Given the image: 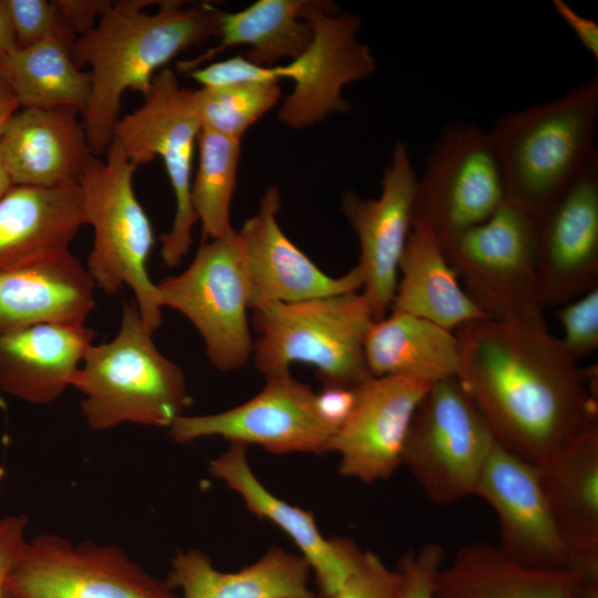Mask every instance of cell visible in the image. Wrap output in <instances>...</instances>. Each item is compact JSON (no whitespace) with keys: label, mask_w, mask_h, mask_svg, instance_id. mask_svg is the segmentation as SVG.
I'll return each mask as SVG.
<instances>
[{"label":"cell","mask_w":598,"mask_h":598,"mask_svg":"<svg viewBox=\"0 0 598 598\" xmlns=\"http://www.w3.org/2000/svg\"><path fill=\"white\" fill-rule=\"evenodd\" d=\"M456 337V378L502 448L536 466L598 422L594 368L569 357L545 318L478 319Z\"/></svg>","instance_id":"cell-1"},{"label":"cell","mask_w":598,"mask_h":598,"mask_svg":"<svg viewBox=\"0 0 598 598\" xmlns=\"http://www.w3.org/2000/svg\"><path fill=\"white\" fill-rule=\"evenodd\" d=\"M153 0H116L87 33L78 37L72 58L89 66L91 90L82 122L91 153L104 155L127 90L148 92L155 75L182 52L218 38L220 9L209 2L185 4Z\"/></svg>","instance_id":"cell-2"},{"label":"cell","mask_w":598,"mask_h":598,"mask_svg":"<svg viewBox=\"0 0 598 598\" xmlns=\"http://www.w3.org/2000/svg\"><path fill=\"white\" fill-rule=\"evenodd\" d=\"M598 76L559 97L498 117L488 137L506 200L537 223L598 156Z\"/></svg>","instance_id":"cell-3"},{"label":"cell","mask_w":598,"mask_h":598,"mask_svg":"<svg viewBox=\"0 0 598 598\" xmlns=\"http://www.w3.org/2000/svg\"><path fill=\"white\" fill-rule=\"evenodd\" d=\"M134 301L123 302L120 327L109 341L92 343L72 386L93 431L122 424L168 427L192 404L183 369L164 355Z\"/></svg>","instance_id":"cell-4"},{"label":"cell","mask_w":598,"mask_h":598,"mask_svg":"<svg viewBox=\"0 0 598 598\" xmlns=\"http://www.w3.org/2000/svg\"><path fill=\"white\" fill-rule=\"evenodd\" d=\"M373 321L362 291L259 306L251 316L257 332L251 359L265 379L305 363L322 386H357L372 378L364 340Z\"/></svg>","instance_id":"cell-5"},{"label":"cell","mask_w":598,"mask_h":598,"mask_svg":"<svg viewBox=\"0 0 598 598\" xmlns=\"http://www.w3.org/2000/svg\"><path fill=\"white\" fill-rule=\"evenodd\" d=\"M134 164L112 141L104 159L92 156L79 179L84 225L93 230L86 269L96 289L114 295L128 287L146 326L163 320L156 283L147 270L155 244L151 220L133 187Z\"/></svg>","instance_id":"cell-6"},{"label":"cell","mask_w":598,"mask_h":598,"mask_svg":"<svg viewBox=\"0 0 598 598\" xmlns=\"http://www.w3.org/2000/svg\"><path fill=\"white\" fill-rule=\"evenodd\" d=\"M202 131L194 91L179 85L168 66L153 79L144 102L118 118L113 138L137 168L159 157L166 169L175 199V212L168 231L159 237L165 266L179 265L193 244L197 223L190 199L192 171Z\"/></svg>","instance_id":"cell-7"},{"label":"cell","mask_w":598,"mask_h":598,"mask_svg":"<svg viewBox=\"0 0 598 598\" xmlns=\"http://www.w3.org/2000/svg\"><path fill=\"white\" fill-rule=\"evenodd\" d=\"M496 440L457 378L431 384L412 417L403 448L425 495L448 505L475 494Z\"/></svg>","instance_id":"cell-8"},{"label":"cell","mask_w":598,"mask_h":598,"mask_svg":"<svg viewBox=\"0 0 598 598\" xmlns=\"http://www.w3.org/2000/svg\"><path fill=\"white\" fill-rule=\"evenodd\" d=\"M464 290L493 319H540L537 221L505 200L444 250Z\"/></svg>","instance_id":"cell-9"},{"label":"cell","mask_w":598,"mask_h":598,"mask_svg":"<svg viewBox=\"0 0 598 598\" xmlns=\"http://www.w3.org/2000/svg\"><path fill=\"white\" fill-rule=\"evenodd\" d=\"M156 287L162 308L182 313L199 332L215 369L235 371L251 359L250 291L237 230L204 240L184 271Z\"/></svg>","instance_id":"cell-10"},{"label":"cell","mask_w":598,"mask_h":598,"mask_svg":"<svg viewBox=\"0 0 598 598\" xmlns=\"http://www.w3.org/2000/svg\"><path fill=\"white\" fill-rule=\"evenodd\" d=\"M505 200L501 166L487 131L453 123L434 141L417 176L412 225L426 229L444 250Z\"/></svg>","instance_id":"cell-11"},{"label":"cell","mask_w":598,"mask_h":598,"mask_svg":"<svg viewBox=\"0 0 598 598\" xmlns=\"http://www.w3.org/2000/svg\"><path fill=\"white\" fill-rule=\"evenodd\" d=\"M14 598H181L121 547L43 534L27 539L6 581Z\"/></svg>","instance_id":"cell-12"},{"label":"cell","mask_w":598,"mask_h":598,"mask_svg":"<svg viewBox=\"0 0 598 598\" xmlns=\"http://www.w3.org/2000/svg\"><path fill=\"white\" fill-rule=\"evenodd\" d=\"M301 18L312 28L306 50L288 64L275 66L278 79L292 80V92L277 118L296 130L313 126L351 104L341 96L347 84L370 78L375 70L371 49L358 40L359 14L338 12L333 3L307 0Z\"/></svg>","instance_id":"cell-13"},{"label":"cell","mask_w":598,"mask_h":598,"mask_svg":"<svg viewBox=\"0 0 598 598\" xmlns=\"http://www.w3.org/2000/svg\"><path fill=\"white\" fill-rule=\"evenodd\" d=\"M168 430L182 444L218 436L244 446L255 444L272 454H324L336 434L320 419L313 390L291 373L265 379L256 395L229 410L183 414Z\"/></svg>","instance_id":"cell-14"},{"label":"cell","mask_w":598,"mask_h":598,"mask_svg":"<svg viewBox=\"0 0 598 598\" xmlns=\"http://www.w3.org/2000/svg\"><path fill=\"white\" fill-rule=\"evenodd\" d=\"M416 181L409 148L398 142L378 198H363L353 190H346L341 197V210L359 240L361 291L374 320L389 313L394 297L400 261L412 229Z\"/></svg>","instance_id":"cell-15"},{"label":"cell","mask_w":598,"mask_h":598,"mask_svg":"<svg viewBox=\"0 0 598 598\" xmlns=\"http://www.w3.org/2000/svg\"><path fill=\"white\" fill-rule=\"evenodd\" d=\"M474 495L495 512L499 528L496 546L506 557L532 569L579 576L534 465L496 444Z\"/></svg>","instance_id":"cell-16"},{"label":"cell","mask_w":598,"mask_h":598,"mask_svg":"<svg viewBox=\"0 0 598 598\" xmlns=\"http://www.w3.org/2000/svg\"><path fill=\"white\" fill-rule=\"evenodd\" d=\"M431 384L396 375L360 384L351 415L331 441L330 452L340 456L339 473L363 483L390 478L402 465L412 417Z\"/></svg>","instance_id":"cell-17"},{"label":"cell","mask_w":598,"mask_h":598,"mask_svg":"<svg viewBox=\"0 0 598 598\" xmlns=\"http://www.w3.org/2000/svg\"><path fill=\"white\" fill-rule=\"evenodd\" d=\"M537 276L545 309L598 287V156L537 223Z\"/></svg>","instance_id":"cell-18"},{"label":"cell","mask_w":598,"mask_h":598,"mask_svg":"<svg viewBox=\"0 0 598 598\" xmlns=\"http://www.w3.org/2000/svg\"><path fill=\"white\" fill-rule=\"evenodd\" d=\"M280 207L278 187H268L257 213L237 231L250 309L361 291L363 276L358 266L342 276H329L287 237L277 219Z\"/></svg>","instance_id":"cell-19"},{"label":"cell","mask_w":598,"mask_h":598,"mask_svg":"<svg viewBox=\"0 0 598 598\" xmlns=\"http://www.w3.org/2000/svg\"><path fill=\"white\" fill-rule=\"evenodd\" d=\"M210 474L239 494L247 509L279 527L298 547L316 577L319 598H332L364 551L349 538H326L315 515L272 494L254 474L246 446L230 443L209 463Z\"/></svg>","instance_id":"cell-20"},{"label":"cell","mask_w":598,"mask_h":598,"mask_svg":"<svg viewBox=\"0 0 598 598\" xmlns=\"http://www.w3.org/2000/svg\"><path fill=\"white\" fill-rule=\"evenodd\" d=\"M3 166L17 186L78 183L93 156L81 113L72 107L19 109L0 137Z\"/></svg>","instance_id":"cell-21"},{"label":"cell","mask_w":598,"mask_h":598,"mask_svg":"<svg viewBox=\"0 0 598 598\" xmlns=\"http://www.w3.org/2000/svg\"><path fill=\"white\" fill-rule=\"evenodd\" d=\"M96 286L71 249L0 271V334L52 323L86 326Z\"/></svg>","instance_id":"cell-22"},{"label":"cell","mask_w":598,"mask_h":598,"mask_svg":"<svg viewBox=\"0 0 598 598\" xmlns=\"http://www.w3.org/2000/svg\"><path fill=\"white\" fill-rule=\"evenodd\" d=\"M535 468L579 577L598 574V422Z\"/></svg>","instance_id":"cell-23"},{"label":"cell","mask_w":598,"mask_h":598,"mask_svg":"<svg viewBox=\"0 0 598 598\" xmlns=\"http://www.w3.org/2000/svg\"><path fill=\"white\" fill-rule=\"evenodd\" d=\"M95 338L87 326L52 323L0 334V391L34 405L55 402Z\"/></svg>","instance_id":"cell-24"},{"label":"cell","mask_w":598,"mask_h":598,"mask_svg":"<svg viewBox=\"0 0 598 598\" xmlns=\"http://www.w3.org/2000/svg\"><path fill=\"white\" fill-rule=\"evenodd\" d=\"M83 225L79 183L12 186L0 200V271L69 250Z\"/></svg>","instance_id":"cell-25"},{"label":"cell","mask_w":598,"mask_h":598,"mask_svg":"<svg viewBox=\"0 0 598 598\" xmlns=\"http://www.w3.org/2000/svg\"><path fill=\"white\" fill-rule=\"evenodd\" d=\"M311 569L301 555L270 548L238 571L217 570L198 549L179 550L171 560L166 582L181 598H316Z\"/></svg>","instance_id":"cell-26"},{"label":"cell","mask_w":598,"mask_h":598,"mask_svg":"<svg viewBox=\"0 0 598 598\" xmlns=\"http://www.w3.org/2000/svg\"><path fill=\"white\" fill-rule=\"evenodd\" d=\"M389 312L431 321L450 331L489 318L462 287L435 238L412 225Z\"/></svg>","instance_id":"cell-27"},{"label":"cell","mask_w":598,"mask_h":598,"mask_svg":"<svg viewBox=\"0 0 598 598\" xmlns=\"http://www.w3.org/2000/svg\"><path fill=\"white\" fill-rule=\"evenodd\" d=\"M578 576L522 566L497 546H461L436 574L433 598H574Z\"/></svg>","instance_id":"cell-28"},{"label":"cell","mask_w":598,"mask_h":598,"mask_svg":"<svg viewBox=\"0 0 598 598\" xmlns=\"http://www.w3.org/2000/svg\"><path fill=\"white\" fill-rule=\"evenodd\" d=\"M364 357L372 377L434 383L456 378L460 343L454 331L411 315L389 312L369 328Z\"/></svg>","instance_id":"cell-29"},{"label":"cell","mask_w":598,"mask_h":598,"mask_svg":"<svg viewBox=\"0 0 598 598\" xmlns=\"http://www.w3.org/2000/svg\"><path fill=\"white\" fill-rule=\"evenodd\" d=\"M306 1L258 0L239 11L220 10L219 43L192 60L178 61V71L188 74L235 45H248L244 56L259 65L296 59L312 38L311 25L300 16Z\"/></svg>","instance_id":"cell-30"},{"label":"cell","mask_w":598,"mask_h":598,"mask_svg":"<svg viewBox=\"0 0 598 598\" xmlns=\"http://www.w3.org/2000/svg\"><path fill=\"white\" fill-rule=\"evenodd\" d=\"M73 43L47 38L0 58V75L13 91L20 109L72 107L85 110L91 81L72 58Z\"/></svg>","instance_id":"cell-31"},{"label":"cell","mask_w":598,"mask_h":598,"mask_svg":"<svg viewBox=\"0 0 598 598\" xmlns=\"http://www.w3.org/2000/svg\"><path fill=\"white\" fill-rule=\"evenodd\" d=\"M198 163L192 179L190 199L203 239L230 234V205L236 189L240 141L202 130L197 141Z\"/></svg>","instance_id":"cell-32"},{"label":"cell","mask_w":598,"mask_h":598,"mask_svg":"<svg viewBox=\"0 0 598 598\" xmlns=\"http://www.w3.org/2000/svg\"><path fill=\"white\" fill-rule=\"evenodd\" d=\"M280 94L278 82L194 91L202 130L238 141L278 103Z\"/></svg>","instance_id":"cell-33"},{"label":"cell","mask_w":598,"mask_h":598,"mask_svg":"<svg viewBox=\"0 0 598 598\" xmlns=\"http://www.w3.org/2000/svg\"><path fill=\"white\" fill-rule=\"evenodd\" d=\"M18 49L37 44L47 38L74 43L75 33L63 20L53 1L7 0Z\"/></svg>","instance_id":"cell-34"},{"label":"cell","mask_w":598,"mask_h":598,"mask_svg":"<svg viewBox=\"0 0 598 598\" xmlns=\"http://www.w3.org/2000/svg\"><path fill=\"white\" fill-rule=\"evenodd\" d=\"M556 317L563 328L559 338L569 357L578 362L598 348V287L559 306Z\"/></svg>","instance_id":"cell-35"},{"label":"cell","mask_w":598,"mask_h":598,"mask_svg":"<svg viewBox=\"0 0 598 598\" xmlns=\"http://www.w3.org/2000/svg\"><path fill=\"white\" fill-rule=\"evenodd\" d=\"M399 589V570L388 568L374 553L364 551L357 569L332 598H398Z\"/></svg>","instance_id":"cell-36"},{"label":"cell","mask_w":598,"mask_h":598,"mask_svg":"<svg viewBox=\"0 0 598 598\" xmlns=\"http://www.w3.org/2000/svg\"><path fill=\"white\" fill-rule=\"evenodd\" d=\"M444 549L436 543H426L416 551L405 554L399 567L398 598H433L435 577L444 561Z\"/></svg>","instance_id":"cell-37"},{"label":"cell","mask_w":598,"mask_h":598,"mask_svg":"<svg viewBox=\"0 0 598 598\" xmlns=\"http://www.w3.org/2000/svg\"><path fill=\"white\" fill-rule=\"evenodd\" d=\"M187 75L198 82L202 87H226L279 81L275 66L256 64L244 55L205 64Z\"/></svg>","instance_id":"cell-38"},{"label":"cell","mask_w":598,"mask_h":598,"mask_svg":"<svg viewBox=\"0 0 598 598\" xmlns=\"http://www.w3.org/2000/svg\"><path fill=\"white\" fill-rule=\"evenodd\" d=\"M25 514H9L0 517V598H6V581L27 540Z\"/></svg>","instance_id":"cell-39"},{"label":"cell","mask_w":598,"mask_h":598,"mask_svg":"<svg viewBox=\"0 0 598 598\" xmlns=\"http://www.w3.org/2000/svg\"><path fill=\"white\" fill-rule=\"evenodd\" d=\"M359 385H327L316 393L317 412L336 433L347 422L355 406Z\"/></svg>","instance_id":"cell-40"},{"label":"cell","mask_w":598,"mask_h":598,"mask_svg":"<svg viewBox=\"0 0 598 598\" xmlns=\"http://www.w3.org/2000/svg\"><path fill=\"white\" fill-rule=\"evenodd\" d=\"M59 13L75 33L81 37L91 31L111 8L110 0H53Z\"/></svg>","instance_id":"cell-41"},{"label":"cell","mask_w":598,"mask_h":598,"mask_svg":"<svg viewBox=\"0 0 598 598\" xmlns=\"http://www.w3.org/2000/svg\"><path fill=\"white\" fill-rule=\"evenodd\" d=\"M553 7L560 19L574 32L580 44L598 60V24L576 12L563 0H553Z\"/></svg>","instance_id":"cell-42"},{"label":"cell","mask_w":598,"mask_h":598,"mask_svg":"<svg viewBox=\"0 0 598 598\" xmlns=\"http://www.w3.org/2000/svg\"><path fill=\"white\" fill-rule=\"evenodd\" d=\"M18 49L7 0H0V58Z\"/></svg>","instance_id":"cell-43"},{"label":"cell","mask_w":598,"mask_h":598,"mask_svg":"<svg viewBox=\"0 0 598 598\" xmlns=\"http://www.w3.org/2000/svg\"><path fill=\"white\" fill-rule=\"evenodd\" d=\"M19 109L20 105L13 91L0 75V137L7 123Z\"/></svg>","instance_id":"cell-44"},{"label":"cell","mask_w":598,"mask_h":598,"mask_svg":"<svg viewBox=\"0 0 598 598\" xmlns=\"http://www.w3.org/2000/svg\"><path fill=\"white\" fill-rule=\"evenodd\" d=\"M574 598H598V574L578 577Z\"/></svg>","instance_id":"cell-45"},{"label":"cell","mask_w":598,"mask_h":598,"mask_svg":"<svg viewBox=\"0 0 598 598\" xmlns=\"http://www.w3.org/2000/svg\"><path fill=\"white\" fill-rule=\"evenodd\" d=\"M14 186L3 166L1 156H0V200L3 196Z\"/></svg>","instance_id":"cell-46"},{"label":"cell","mask_w":598,"mask_h":598,"mask_svg":"<svg viewBox=\"0 0 598 598\" xmlns=\"http://www.w3.org/2000/svg\"><path fill=\"white\" fill-rule=\"evenodd\" d=\"M3 481H4V470L0 467V492L2 489Z\"/></svg>","instance_id":"cell-47"},{"label":"cell","mask_w":598,"mask_h":598,"mask_svg":"<svg viewBox=\"0 0 598 598\" xmlns=\"http://www.w3.org/2000/svg\"><path fill=\"white\" fill-rule=\"evenodd\" d=\"M6 598H14L6 592Z\"/></svg>","instance_id":"cell-48"}]
</instances>
